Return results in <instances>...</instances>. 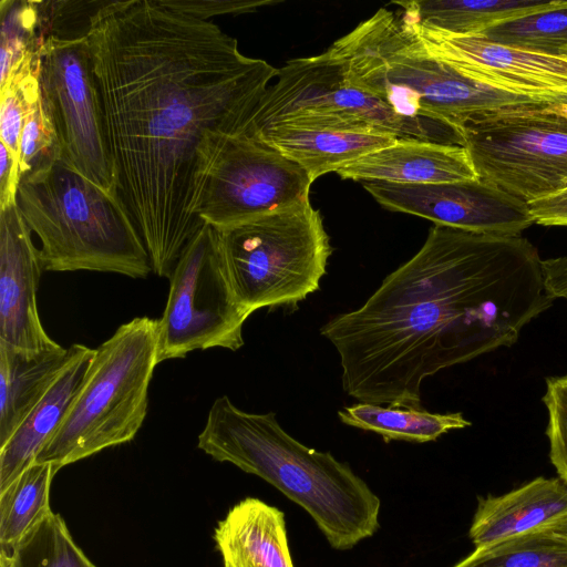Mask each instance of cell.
Returning a JSON list of instances; mask_svg holds the SVG:
<instances>
[{"label": "cell", "mask_w": 567, "mask_h": 567, "mask_svg": "<svg viewBox=\"0 0 567 567\" xmlns=\"http://www.w3.org/2000/svg\"><path fill=\"white\" fill-rule=\"evenodd\" d=\"M87 40L118 193L152 271L169 279L206 225L196 214L198 146L208 131L245 132L278 69L158 0L103 1Z\"/></svg>", "instance_id": "obj_1"}, {"label": "cell", "mask_w": 567, "mask_h": 567, "mask_svg": "<svg viewBox=\"0 0 567 567\" xmlns=\"http://www.w3.org/2000/svg\"><path fill=\"white\" fill-rule=\"evenodd\" d=\"M554 300L527 238L434 225L360 308L320 332L339 354L348 395L420 410L425 378L512 347Z\"/></svg>", "instance_id": "obj_2"}, {"label": "cell", "mask_w": 567, "mask_h": 567, "mask_svg": "<svg viewBox=\"0 0 567 567\" xmlns=\"http://www.w3.org/2000/svg\"><path fill=\"white\" fill-rule=\"evenodd\" d=\"M197 446L259 476L302 507L333 549H351L379 529L381 502L370 486L330 452L288 434L274 412H246L227 395L219 396Z\"/></svg>", "instance_id": "obj_3"}, {"label": "cell", "mask_w": 567, "mask_h": 567, "mask_svg": "<svg viewBox=\"0 0 567 567\" xmlns=\"http://www.w3.org/2000/svg\"><path fill=\"white\" fill-rule=\"evenodd\" d=\"M327 54L348 82L400 115L457 124L466 115L544 103L477 83L430 53L399 16L380 9L337 40Z\"/></svg>", "instance_id": "obj_4"}, {"label": "cell", "mask_w": 567, "mask_h": 567, "mask_svg": "<svg viewBox=\"0 0 567 567\" xmlns=\"http://www.w3.org/2000/svg\"><path fill=\"white\" fill-rule=\"evenodd\" d=\"M17 206L40 240L43 270H89L131 278L153 272L121 195L102 189L62 159L21 177Z\"/></svg>", "instance_id": "obj_5"}, {"label": "cell", "mask_w": 567, "mask_h": 567, "mask_svg": "<svg viewBox=\"0 0 567 567\" xmlns=\"http://www.w3.org/2000/svg\"><path fill=\"white\" fill-rule=\"evenodd\" d=\"M158 363V319L138 317L121 324L95 349L81 392L35 462L60 470L132 441L145 420Z\"/></svg>", "instance_id": "obj_6"}, {"label": "cell", "mask_w": 567, "mask_h": 567, "mask_svg": "<svg viewBox=\"0 0 567 567\" xmlns=\"http://www.w3.org/2000/svg\"><path fill=\"white\" fill-rule=\"evenodd\" d=\"M218 231L235 296L250 313L295 309L319 289L332 254L309 200Z\"/></svg>", "instance_id": "obj_7"}, {"label": "cell", "mask_w": 567, "mask_h": 567, "mask_svg": "<svg viewBox=\"0 0 567 567\" xmlns=\"http://www.w3.org/2000/svg\"><path fill=\"white\" fill-rule=\"evenodd\" d=\"M297 163L247 134L208 131L197 150L196 214L227 229L309 200Z\"/></svg>", "instance_id": "obj_8"}, {"label": "cell", "mask_w": 567, "mask_h": 567, "mask_svg": "<svg viewBox=\"0 0 567 567\" xmlns=\"http://www.w3.org/2000/svg\"><path fill=\"white\" fill-rule=\"evenodd\" d=\"M331 120L394 135L464 147L457 124L398 114L372 93L352 86L338 61L327 52L288 61L278 70L244 133H252L287 118Z\"/></svg>", "instance_id": "obj_9"}, {"label": "cell", "mask_w": 567, "mask_h": 567, "mask_svg": "<svg viewBox=\"0 0 567 567\" xmlns=\"http://www.w3.org/2000/svg\"><path fill=\"white\" fill-rule=\"evenodd\" d=\"M457 125L477 178L527 204L567 187V118L545 102L473 113Z\"/></svg>", "instance_id": "obj_10"}, {"label": "cell", "mask_w": 567, "mask_h": 567, "mask_svg": "<svg viewBox=\"0 0 567 567\" xmlns=\"http://www.w3.org/2000/svg\"><path fill=\"white\" fill-rule=\"evenodd\" d=\"M250 315L235 296L219 231L206 224L169 278L166 306L158 319V362L195 350L240 349L243 327Z\"/></svg>", "instance_id": "obj_11"}, {"label": "cell", "mask_w": 567, "mask_h": 567, "mask_svg": "<svg viewBox=\"0 0 567 567\" xmlns=\"http://www.w3.org/2000/svg\"><path fill=\"white\" fill-rule=\"evenodd\" d=\"M39 54L41 101L61 159L102 189L118 193L87 34L48 38Z\"/></svg>", "instance_id": "obj_12"}, {"label": "cell", "mask_w": 567, "mask_h": 567, "mask_svg": "<svg viewBox=\"0 0 567 567\" xmlns=\"http://www.w3.org/2000/svg\"><path fill=\"white\" fill-rule=\"evenodd\" d=\"M386 209L465 231L520 236L534 224L529 206L480 178L439 184L361 182Z\"/></svg>", "instance_id": "obj_13"}, {"label": "cell", "mask_w": 567, "mask_h": 567, "mask_svg": "<svg viewBox=\"0 0 567 567\" xmlns=\"http://www.w3.org/2000/svg\"><path fill=\"white\" fill-rule=\"evenodd\" d=\"M401 21L430 53L477 83L542 102L567 92V56L544 55L477 34H452Z\"/></svg>", "instance_id": "obj_14"}, {"label": "cell", "mask_w": 567, "mask_h": 567, "mask_svg": "<svg viewBox=\"0 0 567 567\" xmlns=\"http://www.w3.org/2000/svg\"><path fill=\"white\" fill-rule=\"evenodd\" d=\"M31 234L17 204L0 210V340L42 351L59 343L39 317L37 292L43 267Z\"/></svg>", "instance_id": "obj_15"}, {"label": "cell", "mask_w": 567, "mask_h": 567, "mask_svg": "<svg viewBox=\"0 0 567 567\" xmlns=\"http://www.w3.org/2000/svg\"><path fill=\"white\" fill-rule=\"evenodd\" d=\"M343 179L396 184H439L475 179L477 175L463 146L417 140H396L336 172Z\"/></svg>", "instance_id": "obj_16"}, {"label": "cell", "mask_w": 567, "mask_h": 567, "mask_svg": "<svg viewBox=\"0 0 567 567\" xmlns=\"http://www.w3.org/2000/svg\"><path fill=\"white\" fill-rule=\"evenodd\" d=\"M566 517L567 483L539 476L506 494L478 497L468 536L481 548Z\"/></svg>", "instance_id": "obj_17"}, {"label": "cell", "mask_w": 567, "mask_h": 567, "mask_svg": "<svg viewBox=\"0 0 567 567\" xmlns=\"http://www.w3.org/2000/svg\"><path fill=\"white\" fill-rule=\"evenodd\" d=\"M94 354L95 349L84 346L0 447V492L35 462L62 425L86 381Z\"/></svg>", "instance_id": "obj_18"}, {"label": "cell", "mask_w": 567, "mask_h": 567, "mask_svg": "<svg viewBox=\"0 0 567 567\" xmlns=\"http://www.w3.org/2000/svg\"><path fill=\"white\" fill-rule=\"evenodd\" d=\"M250 134L300 165L315 182L321 175L395 143L381 132L276 123Z\"/></svg>", "instance_id": "obj_19"}, {"label": "cell", "mask_w": 567, "mask_h": 567, "mask_svg": "<svg viewBox=\"0 0 567 567\" xmlns=\"http://www.w3.org/2000/svg\"><path fill=\"white\" fill-rule=\"evenodd\" d=\"M224 567H293L285 514L255 497L234 505L214 533Z\"/></svg>", "instance_id": "obj_20"}, {"label": "cell", "mask_w": 567, "mask_h": 567, "mask_svg": "<svg viewBox=\"0 0 567 567\" xmlns=\"http://www.w3.org/2000/svg\"><path fill=\"white\" fill-rule=\"evenodd\" d=\"M83 348L27 351L0 340V447Z\"/></svg>", "instance_id": "obj_21"}, {"label": "cell", "mask_w": 567, "mask_h": 567, "mask_svg": "<svg viewBox=\"0 0 567 567\" xmlns=\"http://www.w3.org/2000/svg\"><path fill=\"white\" fill-rule=\"evenodd\" d=\"M563 0H411L393 1L408 23L452 34L475 35L512 19L553 9Z\"/></svg>", "instance_id": "obj_22"}, {"label": "cell", "mask_w": 567, "mask_h": 567, "mask_svg": "<svg viewBox=\"0 0 567 567\" xmlns=\"http://www.w3.org/2000/svg\"><path fill=\"white\" fill-rule=\"evenodd\" d=\"M338 416L347 425L380 434L385 442H431L449 431L471 425L461 412L432 413L362 402L344 406Z\"/></svg>", "instance_id": "obj_23"}, {"label": "cell", "mask_w": 567, "mask_h": 567, "mask_svg": "<svg viewBox=\"0 0 567 567\" xmlns=\"http://www.w3.org/2000/svg\"><path fill=\"white\" fill-rule=\"evenodd\" d=\"M59 468L34 462L0 492L1 551L12 548L51 512L50 488Z\"/></svg>", "instance_id": "obj_24"}, {"label": "cell", "mask_w": 567, "mask_h": 567, "mask_svg": "<svg viewBox=\"0 0 567 567\" xmlns=\"http://www.w3.org/2000/svg\"><path fill=\"white\" fill-rule=\"evenodd\" d=\"M0 567H96L75 544L64 519L51 512L10 553Z\"/></svg>", "instance_id": "obj_25"}, {"label": "cell", "mask_w": 567, "mask_h": 567, "mask_svg": "<svg viewBox=\"0 0 567 567\" xmlns=\"http://www.w3.org/2000/svg\"><path fill=\"white\" fill-rule=\"evenodd\" d=\"M453 567H567V539L543 528L475 548Z\"/></svg>", "instance_id": "obj_26"}, {"label": "cell", "mask_w": 567, "mask_h": 567, "mask_svg": "<svg viewBox=\"0 0 567 567\" xmlns=\"http://www.w3.org/2000/svg\"><path fill=\"white\" fill-rule=\"evenodd\" d=\"M477 35L544 55L567 56V0L553 9L497 23Z\"/></svg>", "instance_id": "obj_27"}, {"label": "cell", "mask_w": 567, "mask_h": 567, "mask_svg": "<svg viewBox=\"0 0 567 567\" xmlns=\"http://www.w3.org/2000/svg\"><path fill=\"white\" fill-rule=\"evenodd\" d=\"M40 54H29L0 85V143L19 159L21 133L25 118L41 99Z\"/></svg>", "instance_id": "obj_28"}, {"label": "cell", "mask_w": 567, "mask_h": 567, "mask_svg": "<svg viewBox=\"0 0 567 567\" xmlns=\"http://www.w3.org/2000/svg\"><path fill=\"white\" fill-rule=\"evenodd\" d=\"M0 85L44 42L40 37L37 1L1 0Z\"/></svg>", "instance_id": "obj_29"}, {"label": "cell", "mask_w": 567, "mask_h": 567, "mask_svg": "<svg viewBox=\"0 0 567 567\" xmlns=\"http://www.w3.org/2000/svg\"><path fill=\"white\" fill-rule=\"evenodd\" d=\"M59 159H61L59 141L40 99L25 118L21 133L19 148L21 177L48 168Z\"/></svg>", "instance_id": "obj_30"}, {"label": "cell", "mask_w": 567, "mask_h": 567, "mask_svg": "<svg viewBox=\"0 0 567 567\" xmlns=\"http://www.w3.org/2000/svg\"><path fill=\"white\" fill-rule=\"evenodd\" d=\"M543 402L547 411L549 460L559 478L567 483V374L546 379Z\"/></svg>", "instance_id": "obj_31"}, {"label": "cell", "mask_w": 567, "mask_h": 567, "mask_svg": "<svg viewBox=\"0 0 567 567\" xmlns=\"http://www.w3.org/2000/svg\"><path fill=\"white\" fill-rule=\"evenodd\" d=\"M173 11L190 16L204 21L209 18L229 13L252 12L260 7L278 3V0H158Z\"/></svg>", "instance_id": "obj_32"}, {"label": "cell", "mask_w": 567, "mask_h": 567, "mask_svg": "<svg viewBox=\"0 0 567 567\" xmlns=\"http://www.w3.org/2000/svg\"><path fill=\"white\" fill-rule=\"evenodd\" d=\"M534 223L567 227V187L528 203Z\"/></svg>", "instance_id": "obj_33"}, {"label": "cell", "mask_w": 567, "mask_h": 567, "mask_svg": "<svg viewBox=\"0 0 567 567\" xmlns=\"http://www.w3.org/2000/svg\"><path fill=\"white\" fill-rule=\"evenodd\" d=\"M0 210L17 204L21 181L19 159L0 143Z\"/></svg>", "instance_id": "obj_34"}, {"label": "cell", "mask_w": 567, "mask_h": 567, "mask_svg": "<svg viewBox=\"0 0 567 567\" xmlns=\"http://www.w3.org/2000/svg\"><path fill=\"white\" fill-rule=\"evenodd\" d=\"M543 271L547 292L554 299L567 300V256L543 260Z\"/></svg>", "instance_id": "obj_35"}, {"label": "cell", "mask_w": 567, "mask_h": 567, "mask_svg": "<svg viewBox=\"0 0 567 567\" xmlns=\"http://www.w3.org/2000/svg\"><path fill=\"white\" fill-rule=\"evenodd\" d=\"M546 528L567 539V517Z\"/></svg>", "instance_id": "obj_36"}, {"label": "cell", "mask_w": 567, "mask_h": 567, "mask_svg": "<svg viewBox=\"0 0 567 567\" xmlns=\"http://www.w3.org/2000/svg\"><path fill=\"white\" fill-rule=\"evenodd\" d=\"M546 107L567 118V103H545Z\"/></svg>", "instance_id": "obj_37"}, {"label": "cell", "mask_w": 567, "mask_h": 567, "mask_svg": "<svg viewBox=\"0 0 567 567\" xmlns=\"http://www.w3.org/2000/svg\"><path fill=\"white\" fill-rule=\"evenodd\" d=\"M545 103H567V92L548 99Z\"/></svg>", "instance_id": "obj_38"}]
</instances>
